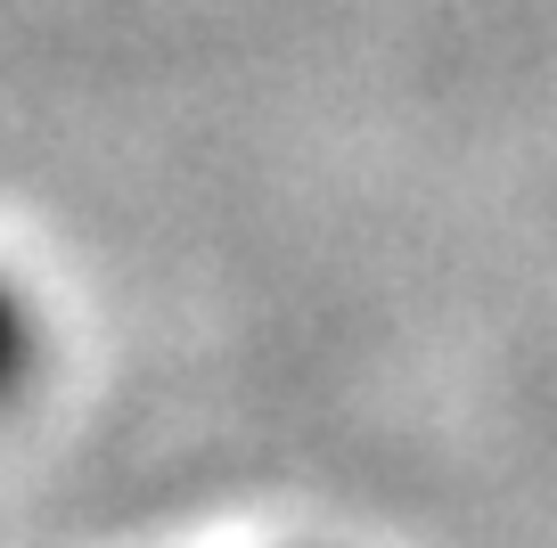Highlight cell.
<instances>
[{
  "mask_svg": "<svg viewBox=\"0 0 557 548\" xmlns=\"http://www.w3.org/2000/svg\"><path fill=\"white\" fill-rule=\"evenodd\" d=\"M25 369V311H17V295L0 287V385Z\"/></svg>",
  "mask_w": 557,
  "mask_h": 548,
  "instance_id": "1",
  "label": "cell"
}]
</instances>
